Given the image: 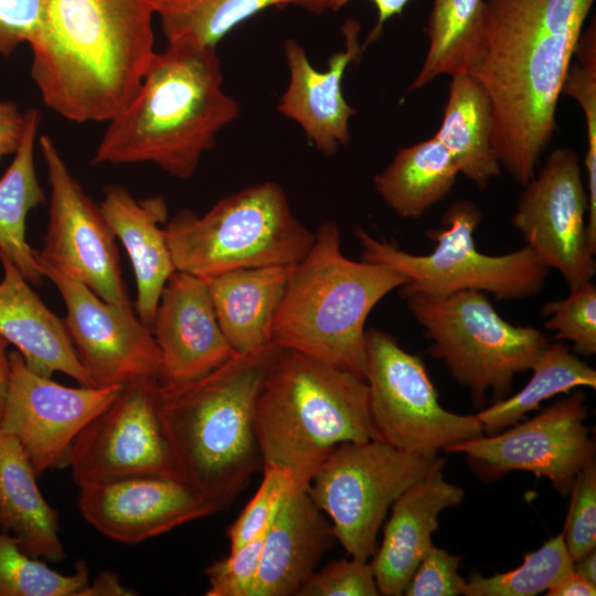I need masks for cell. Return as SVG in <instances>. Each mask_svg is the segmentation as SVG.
Masks as SVG:
<instances>
[{"instance_id":"6da1fadb","label":"cell","mask_w":596,"mask_h":596,"mask_svg":"<svg viewBox=\"0 0 596 596\" xmlns=\"http://www.w3.org/2000/svg\"><path fill=\"white\" fill-rule=\"evenodd\" d=\"M594 1L485 0V53L473 76L490 98L496 156L521 185L556 130L561 88Z\"/></svg>"},{"instance_id":"7a4b0ae2","label":"cell","mask_w":596,"mask_h":596,"mask_svg":"<svg viewBox=\"0 0 596 596\" xmlns=\"http://www.w3.org/2000/svg\"><path fill=\"white\" fill-rule=\"evenodd\" d=\"M155 0H43L30 44L43 104L70 121H108L132 98L156 51Z\"/></svg>"},{"instance_id":"3957f363","label":"cell","mask_w":596,"mask_h":596,"mask_svg":"<svg viewBox=\"0 0 596 596\" xmlns=\"http://www.w3.org/2000/svg\"><path fill=\"white\" fill-rule=\"evenodd\" d=\"M281 347L235 353L196 380L158 384V413L177 479L215 512L264 468L254 432L257 396Z\"/></svg>"},{"instance_id":"277c9868","label":"cell","mask_w":596,"mask_h":596,"mask_svg":"<svg viewBox=\"0 0 596 596\" xmlns=\"http://www.w3.org/2000/svg\"><path fill=\"white\" fill-rule=\"evenodd\" d=\"M222 84L215 46L167 43L155 53L129 103L107 121L92 163L150 162L189 179L216 134L240 114Z\"/></svg>"},{"instance_id":"5b68a950","label":"cell","mask_w":596,"mask_h":596,"mask_svg":"<svg viewBox=\"0 0 596 596\" xmlns=\"http://www.w3.org/2000/svg\"><path fill=\"white\" fill-rule=\"evenodd\" d=\"M253 424L264 466L285 469L304 490L340 444L381 440L364 379L285 348L263 383Z\"/></svg>"},{"instance_id":"8992f818","label":"cell","mask_w":596,"mask_h":596,"mask_svg":"<svg viewBox=\"0 0 596 596\" xmlns=\"http://www.w3.org/2000/svg\"><path fill=\"white\" fill-rule=\"evenodd\" d=\"M340 245L338 223L320 224L311 248L287 280L272 341L364 379L365 321L406 277L383 265L351 260Z\"/></svg>"},{"instance_id":"52a82bcc","label":"cell","mask_w":596,"mask_h":596,"mask_svg":"<svg viewBox=\"0 0 596 596\" xmlns=\"http://www.w3.org/2000/svg\"><path fill=\"white\" fill-rule=\"evenodd\" d=\"M175 270L206 278L225 272L296 265L315 233L292 213L284 190L267 181L221 199L204 215L179 211L164 226Z\"/></svg>"},{"instance_id":"ba28073f","label":"cell","mask_w":596,"mask_h":596,"mask_svg":"<svg viewBox=\"0 0 596 596\" xmlns=\"http://www.w3.org/2000/svg\"><path fill=\"white\" fill-rule=\"evenodd\" d=\"M480 220L481 211L473 202H453L441 216V226L427 233L436 245L424 255L376 240L362 227H356L354 234L362 247V260L390 267L406 277L398 288L402 298L476 290L488 291L497 299L515 300L539 294L549 267L529 245L503 255L479 252L473 233Z\"/></svg>"},{"instance_id":"9c48e42d","label":"cell","mask_w":596,"mask_h":596,"mask_svg":"<svg viewBox=\"0 0 596 596\" xmlns=\"http://www.w3.org/2000/svg\"><path fill=\"white\" fill-rule=\"evenodd\" d=\"M405 299L432 341L429 354L470 390L476 405L489 391L496 402L507 397L515 374L530 370L550 343L541 330L505 321L481 291Z\"/></svg>"},{"instance_id":"30bf717a","label":"cell","mask_w":596,"mask_h":596,"mask_svg":"<svg viewBox=\"0 0 596 596\" xmlns=\"http://www.w3.org/2000/svg\"><path fill=\"white\" fill-rule=\"evenodd\" d=\"M438 457L427 458L383 440L337 446L307 489L331 522L336 540L348 555L369 561L377 533L393 502L422 479Z\"/></svg>"},{"instance_id":"8fae6325","label":"cell","mask_w":596,"mask_h":596,"mask_svg":"<svg viewBox=\"0 0 596 596\" xmlns=\"http://www.w3.org/2000/svg\"><path fill=\"white\" fill-rule=\"evenodd\" d=\"M369 411L384 443L427 458L483 435L477 415L445 409L422 359L377 329L365 331Z\"/></svg>"},{"instance_id":"7c38bea8","label":"cell","mask_w":596,"mask_h":596,"mask_svg":"<svg viewBox=\"0 0 596 596\" xmlns=\"http://www.w3.org/2000/svg\"><path fill=\"white\" fill-rule=\"evenodd\" d=\"M39 142L47 171L50 207L43 246L35 255L103 300L132 308L121 276L116 236L99 205L72 174L54 140L42 135Z\"/></svg>"},{"instance_id":"4fadbf2b","label":"cell","mask_w":596,"mask_h":596,"mask_svg":"<svg viewBox=\"0 0 596 596\" xmlns=\"http://www.w3.org/2000/svg\"><path fill=\"white\" fill-rule=\"evenodd\" d=\"M586 417L585 395L574 391L526 422L500 434L456 443L445 450L465 454L483 479L529 471L549 479L560 494L566 496L577 473L595 459Z\"/></svg>"},{"instance_id":"5bb4252c","label":"cell","mask_w":596,"mask_h":596,"mask_svg":"<svg viewBox=\"0 0 596 596\" xmlns=\"http://www.w3.org/2000/svg\"><path fill=\"white\" fill-rule=\"evenodd\" d=\"M158 379L123 385L75 437L67 467L77 487L136 477L175 478L158 413Z\"/></svg>"},{"instance_id":"9a60e30c","label":"cell","mask_w":596,"mask_h":596,"mask_svg":"<svg viewBox=\"0 0 596 596\" xmlns=\"http://www.w3.org/2000/svg\"><path fill=\"white\" fill-rule=\"evenodd\" d=\"M523 187L512 224L526 245L561 273L570 289L590 281L596 252L588 241V196L577 155L570 148L553 150Z\"/></svg>"},{"instance_id":"2e32d148","label":"cell","mask_w":596,"mask_h":596,"mask_svg":"<svg viewBox=\"0 0 596 596\" xmlns=\"http://www.w3.org/2000/svg\"><path fill=\"white\" fill-rule=\"evenodd\" d=\"M10 376L0 428L13 436L36 475L67 467L78 433L119 394L123 385L70 387L31 371L9 352Z\"/></svg>"},{"instance_id":"e0dca14e","label":"cell","mask_w":596,"mask_h":596,"mask_svg":"<svg viewBox=\"0 0 596 596\" xmlns=\"http://www.w3.org/2000/svg\"><path fill=\"white\" fill-rule=\"evenodd\" d=\"M35 254V252H34ZM44 277L60 291L63 319L75 353L96 386L158 379L160 351L151 329L132 308L109 304L84 284L60 273L35 255Z\"/></svg>"},{"instance_id":"ac0fdd59","label":"cell","mask_w":596,"mask_h":596,"mask_svg":"<svg viewBox=\"0 0 596 596\" xmlns=\"http://www.w3.org/2000/svg\"><path fill=\"white\" fill-rule=\"evenodd\" d=\"M82 517L103 535L136 544L215 513L175 478L136 477L79 487Z\"/></svg>"},{"instance_id":"d6986e66","label":"cell","mask_w":596,"mask_h":596,"mask_svg":"<svg viewBox=\"0 0 596 596\" xmlns=\"http://www.w3.org/2000/svg\"><path fill=\"white\" fill-rule=\"evenodd\" d=\"M150 329L160 351L161 384L202 377L235 354L219 326L205 280L192 274L170 275Z\"/></svg>"},{"instance_id":"ffe728a7","label":"cell","mask_w":596,"mask_h":596,"mask_svg":"<svg viewBox=\"0 0 596 596\" xmlns=\"http://www.w3.org/2000/svg\"><path fill=\"white\" fill-rule=\"evenodd\" d=\"M345 49L328 61V70H316L302 46L292 39L284 44L289 83L279 99L278 111L296 121L307 139L326 156L350 142L349 119L356 113L342 92L348 65L356 61L363 46L359 43L360 24L347 20L341 28Z\"/></svg>"},{"instance_id":"44dd1931","label":"cell","mask_w":596,"mask_h":596,"mask_svg":"<svg viewBox=\"0 0 596 596\" xmlns=\"http://www.w3.org/2000/svg\"><path fill=\"white\" fill-rule=\"evenodd\" d=\"M444 460L405 490L392 504L383 540L373 555L372 566L380 595H403L413 573L432 546L439 514L458 505L465 492L445 480Z\"/></svg>"},{"instance_id":"7402d4cb","label":"cell","mask_w":596,"mask_h":596,"mask_svg":"<svg viewBox=\"0 0 596 596\" xmlns=\"http://www.w3.org/2000/svg\"><path fill=\"white\" fill-rule=\"evenodd\" d=\"M334 541L308 491L291 488L265 533L253 596H297Z\"/></svg>"},{"instance_id":"603a6c76","label":"cell","mask_w":596,"mask_h":596,"mask_svg":"<svg viewBox=\"0 0 596 596\" xmlns=\"http://www.w3.org/2000/svg\"><path fill=\"white\" fill-rule=\"evenodd\" d=\"M0 263V337L17 347L31 371L45 377L61 372L82 386H96L75 353L63 319L44 305L2 253Z\"/></svg>"},{"instance_id":"cb8c5ba5","label":"cell","mask_w":596,"mask_h":596,"mask_svg":"<svg viewBox=\"0 0 596 596\" xmlns=\"http://www.w3.org/2000/svg\"><path fill=\"white\" fill-rule=\"evenodd\" d=\"M99 209L130 258L137 286L136 313L150 328L162 289L175 270L160 226L167 223V203L161 196L137 200L124 187L109 184Z\"/></svg>"},{"instance_id":"d4e9b609","label":"cell","mask_w":596,"mask_h":596,"mask_svg":"<svg viewBox=\"0 0 596 596\" xmlns=\"http://www.w3.org/2000/svg\"><path fill=\"white\" fill-rule=\"evenodd\" d=\"M295 265L242 268L203 278L219 326L235 353L273 343V322Z\"/></svg>"},{"instance_id":"484cf974","label":"cell","mask_w":596,"mask_h":596,"mask_svg":"<svg viewBox=\"0 0 596 596\" xmlns=\"http://www.w3.org/2000/svg\"><path fill=\"white\" fill-rule=\"evenodd\" d=\"M36 476L17 439L0 428V530L26 554L60 562L65 553L58 513L39 490Z\"/></svg>"},{"instance_id":"4316f807","label":"cell","mask_w":596,"mask_h":596,"mask_svg":"<svg viewBox=\"0 0 596 596\" xmlns=\"http://www.w3.org/2000/svg\"><path fill=\"white\" fill-rule=\"evenodd\" d=\"M493 115L490 98L472 75L451 76L443 121L435 137L455 159L459 173L481 191L501 174L492 147Z\"/></svg>"},{"instance_id":"83f0119b","label":"cell","mask_w":596,"mask_h":596,"mask_svg":"<svg viewBox=\"0 0 596 596\" xmlns=\"http://www.w3.org/2000/svg\"><path fill=\"white\" fill-rule=\"evenodd\" d=\"M458 166L435 137L401 148L391 163L373 177L377 194L397 215L419 219L453 189Z\"/></svg>"},{"instance_id":"f1b7e54d","label":"cell","mask_w":596,"mask_h":596,"mask_svg":"<svg viewBox=\"0 0 596 596\" xmlns=\"http://www.w3.org/2000/svg\"><path fill=\"white\" fill-rule=\"evenodd\" d=\"M23 137L14 158L0 178V253L4 254L32 285L44 278L32 249L25 240V220L30 210L45 201L39 183L34 149L41 114L25 111Z\"/></svg>"},{"instance_id":"f546056e","label":"cell","mask_w":596,"mask_h":596,"mask_svg":"<svg viewBox=\"0 0 596 596\" xmlns=\"http://www.w3.org/2000/svg\"><path fill=\"white\" fill-rule=\"evenodd\" d=\"M427 35V54L409 89L425 87L439 75L473 76L485 53V0H434Z\"/></svg>"},{"instance_id":"4dcf8cb0","label":"cell","mask_w":596,"mask_h":596,"mask_svg":"<svg viewBox=\"0 0 596 596\" xmlns=\"http://www.w3.org/2000/svg\"><path fill=\"white\" fill-rule=\"evenodd\" d=\"M324 10L322 0H155V15L167 43L188 41L215 46L233 29L270 7Z\"/></svg>"},{"instance_id":"1f68e13d","label":"cell","mask_w":596,"mask_h":596,"mask_svg":"<svg viewBox=\"0 0 596 596\" xmlns=\"http://www.w3.org/2000/svg\"><path fill=\"white\" fill-rule=\"evenodd\" d=\"M532 376L518 393L477 413L483 433L492 435L521 421L540 404L578 386L596 387V371L561 343H549L531 366Z\"/></svg>"},{"instance_id":"d6a6232c","label":"cell","mask_w":596,"mask_h":596,"mask_svg":"<svg viewBox=\"0 0 596 596\" xmlns=\"http://www.w3.org/2000/svg\"><path fill=\"white\" fill-rule=\"evenodd\" d=\"M574 561L564 542L563 533L528 553L517 568L482 576L472 574L465 581L466 596H534L547 592L573 572Z\"/></svg>"},{"instance_id":"836d02e7","label":"cell","mask_w":596,"mask_h":596,"mask_svg":"<svg viewBox=\"0 0 596 596\" xmlns=\"http://www.w3.org/2000/svg\"><path fill=\"white\" fill-rule=\"evenodd\" d=\"M88 578L84 561L65 575L23 552L15 538L0 531V596H82Z\"/></svg>"},{"instance_id":"e575fe53","label":"cell","mask_w":596,"mask_h":596,"mask_svg":"<svg viewBox=\"0 0 596 596\" xmlns=\"http://www.w3.org/2000/svg\"><path fill=\"white\" fill-rule=\"evenodd\" d=\"M577 63L570 65L561 94L573 97L582 107L586 121L587 151V234L596 249V29L595 20L581 34L575 53Z\"/></svg>"},{"instance_id":"d590c367","label":"cell","mask_w":596,"mask_h":596,"mask_svg":"<svg viewBox=\"0 0 596 596\" xmlns=\"http://www.w3.org/2000/svg\"><path fill=\"white\" fill-rule=\"evenodd\" d=\"M544 327L558 340H568L577 353H596V286L588 281L571 289L566 298L542 307Z\"/></svg>"},{"instance_id":"8d00e7d4","label":"cell","mask_w":596,"mask_h":596,"mask_svg":"<svg viewBox=\"0 0 596 596\" xmlns=\"http://www.w3.org/2000/svg\"><path fill=\"white\" fill-rule=\"evenodd\" d=\"M258 490L228 528L230 551L262 535L274 519L285 494L295 486L285 469L264 466Z\"/></svg>"},{"instance_id":"74e56055","label":"cell","mask_w":596,"mask_h":596,"mask_svg":"<svg viewBox=\"0 0 596 596\" xmlns=\"http://www.w3.org/2000/svg\"><path fill=\"white\" fill-rule=\"evenodd\" d=\"M568 513L562 531L573 561L596 546V461L587 464L572 485Z\"/></svg>"},{"instance_id":"f35d334b","label":"cell","mask_w":596,"mask_h":596,"mask_svg":"<svg viewBox=\"0 0 596 596\" xmlns=\"http://www.w3.org/2000/svg\"><path fill=\"white\" fill-rule=\"evenodd\" d=\"M266 531L205 568L206 596H253Z\"/></svg>"},{"instance_id":"ab89813d","label":"cell","mask_w":596,"mask_h":596,"mask_svg":"<svg viewBox=\"0 0 596 596\" xmlns=\"http://www.w3.org/2000/svg\"><path fill=\"white\" fill-rule=\"evenodd\" d=\"M371 562L351 557L329 563L316 571L297 596H377Z\"/></svg>"},{"instance_id":"60d3db41","label":"cell","mask_w":596,"mask_h":596,"mask_svg":"<svg viewBox=\"0 0 596 596\" xmlns=\"http://www.w3.org/2000/svg\"><path fill=\"white\" fill-rule=\"evenodd\" d=\"M460 557L432 544L403 595L406 596H456L460 595L465 579L458 568Z\"/></svg>"},{"instance_id":"b9f144b4","label":"cell","mask_w":596,"mask_h":596,"mask_svg":"<svg viewBox=\"0 0 596 596\" xmlns=\"http://www.w3.org/2000/svg\"><path fill=\"white\" fill-rule=\"evenodd\" d=\"M43 13V0H0V54L11 55L22 43L35 39Z\"/></svg>"},{"instance_id":"7bdbcfd3","label":"cell","mask_w":596,"mask_h":596,"mask_svg":"<svg viewBox=\"0 0 596 596\" xmlns=\"http://www.w3.org/2000/svg\"><path fill=\"white\" fill-rule=\"evenodd\" d=\"M26 123L25 111L22 113L14 102L0 100V158L18 150Z\"/></svg>"},{"instance_id":"ee69618b","label":"cell","mask_w":596,"mask_h":596,"mask_svg":"<svg viewBox=\"0 0 596 596\" xmlns=\"http://www.w3.org/2000/svg\"><path fill=\"white\" fill-rule=\"evenodd\" d=\"M350 1L351 0H322L324 10L326 9L339 10L340 8H342ZM371 1L376 8L377 20L374 28L370 32L365 43L362 45L363 49L368 44L379 39L380 34L382 33L384 23L391 18H393L394 15H400L403 12L406 4L411 0H371Z\"/></svg>"},{"instance_id":"f6af8a7d","label":"cell","mask_w":596,"mask_h":596,"mask_svg":"<svg viewBox=\"0 0 596 596\" xmlns=\"http://www.w3.org/2000/svg\"><path fill=\"white\" fill-rule=\"evenodd\" d=\"M129 596L136 593L125 587L119 576L113 572L100 573L93 583H88L82 596Z\"/></svg>"},{"instance_id":"bcb514c9","label":"cell","mask_w":596,"mask_h":596,"mask_svg":"<svg viewBox=\"0 0 596 596\" xmlns=\"http://www.w3.org/2000/svg\"><path fill=\"white\" fill-rule=\"evenodd\" d=\"M547 596H594L596 585L587 582L574 571L546 592Z\"/></svg>"},{"instance_id":"7dc6e473","label":"cell","mask_w":596,"mask_h":596,"mask_svg":"<svg viewBox=\"0 0 596 596\" xmlns=\"http://www.w3.org/2000/svg\"><path fill=\"white\" fill-rule=\"evenodd\" d=\"M9 342L0 337V417L6 400L10 376V363L8 350Z\"/></svg>"},{"instance_id":"c3c4849f","label":"cell","mask_w":596,"mask_h":596,"mask_svg":"<svg viewBox=\"0 0 596 596\" xmlns=\"http://www.w3.org/2000/svg\"><path fill=\"white\" fill-rule=\"evenodd\" d=\"M573 571L586 579L587 582L596 585V553L595 550L588 552L584 556L574 561Z\"/></svg>"}]
</instances>
